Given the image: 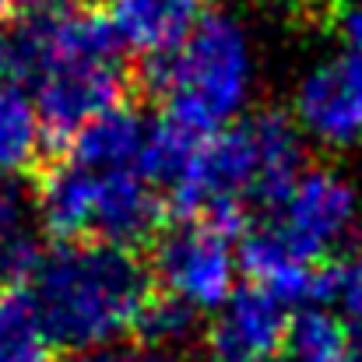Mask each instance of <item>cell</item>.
<instances>
[{"mask_svg": "<svg viewBox=\"0 0 362 362\" xmlns=\"http://www.w3.org/2000/svg\"><path fill=\"white\" fill-rule=\"evenodd\" d=\"M42 0H0V25H21Z\"/></svg>", "mask_w": 362, "mask_h": 362, "instance_id": "18", "label": "cell"}, {"mask_svg": "<svg viewBox=\"0 0 362 362\" xmlns=\"http://www.w3.org/2000/svg\"><path fill=\"white\" fill-rule=\"evenodd\" d=\"M0 362H57L32 292L0 288Z\"/></svg>", "mask_w": 362, "mask_h": 362, "instance_id": "11", "label": "cell"}, {"mask_svg": "<svg viewBox=\"0 0 362 362\" xmlns=\"http://www.w3.org/2000/svg\"><path fill=\"white\" fill-rule=\"evenodd\" d=\"M352 352V331L327 310H303L288 324L285 356L292 362H341Z\"/></svg>", "mask_w": 362, "mask_h": 362, "instance_id": "13", "label": "cell"}, {"mask_svg": "<svg viewBox=\"0 0 362 362\" xmlns=\"http://www.w3.org/2000/svg\"><path fill=\"white\" fill-rule=\"evenodd\" d=\"M11 74V39L0 32V88H4V78Z\"/></svg>", "mask_w": 362, "mask_h": 362, "instance_id": "20", "label": "cell"}, {"mask_svg": "<svg viewBox=\"0 0 362 362\" xmlns=\"http://www.w3.org/2000/svg\"><path fill=\"white\" fill-rule=\"evenodd\" d=\"M127 46L151 53L176 49L208 14V0H99Z\"/></svg>", "mask_w": 362, "mask_h": 362, "instance_id": "8", "label": "cell"}, {"mask_svg": "<svg viewBox=\"0 0 362 362\" xmlns=\"http://www.w3.org/2000/svg\"><path fill=\"white\" fill-rule=\"evenodd\" d=\"M158 292L148 253L99 240L53 243L32 274V303L53 345L103 349L134 331Z\"/></svg>", "mask_w": 362, "mask_h": 362, "instance_id": "1", "label": "cell"}, {"mask_svg": "<svg viewBox=\"0 0 362 362\" xmlns=\"http://www.w3.org/2000/svg\"><path fill=\"white\" fill-rule=\"evenodd\" d=\"M39 260L42 253L25 215V197L14 187H0V288H21Z\"/></svg>", "mask_w": 362, "mask_h": 362, "instance_id": "12", "label": "cell"}, {"mask_svg": "<svg viewBox=\"0 0 362 362\" xmlns=\"http://www.w3.org/2000/svg\"><path fill=\"white\" fill-rule=\"evenodd\" d=\"M341 362H362V352H356V349H352V352H349Z\"/></svg>", "mask_w": 362, "mask_h": 362, "instance_id": "22", "label": "cell"}, {"mask_svg": "<svg viewBox=\"0 0 362 362\" xmlns=\"http://www.w3.org/2000/svg\"><path fill=\"white\" fill-rule=\"evenodd\" d=\"M338 299L345 313L362 327V246L341 260V281H338Z\"/></svg>", "mask_w": 362, "mask_h": 362, "instance_id": "15", "label": "cell"}, {"mask_svg": "<svg viewBox=\"0 0 362 362\" xmlns=\"http://www.w3.org/2000/svg\"><path fill=\"white\" fill-rule=\"evenodd\" d=\"M194 334H197V310L165 292L151 296V303L141 310V317L130 331L134 341H141L144 349H155V352H173V349L187 345Z\"/></svg>", "mask_w": 362, "mask_h": 362, "instance_id": "14", "label": "cell"}, {"mask_svg": "<svg viewBox=\"0 0 362 362\" xmlns=\"http://www.w3.org/2000/svg\"><path fill=\"white\" fill-rule=\"evenodd\" d=\"M148 362H187L183 356H176V352H155Z\"/></svg>", "mask_w": 362, "mask_h": 362, "instance_id": "21", "label": "cell"}, {"mask_svg": "<svg viewBox=\"0 0 362 362\" xmlns=\"http://www.w3.org/2000/svg\"><path fill=\"white\" fill-rule=\"evenodd\" d=\"M288 313L285 303H278L260 285L236 288L215 320L204 331V349L211 362H271L285 352L288 338Z\"/></svg>", "mask_w": 362, "mask_h": 362, "instance_id": "6", "label": "cell"}, {"mask_svg": "<svg viewBox=\"0 0 362 362\" xmlns=\"http://www.w3.org/2000/svg\"><path fill=\"white\" fill-rule=\"evenodd\" d=\"M67 362H137L134 359V352H127V349H88V352H74Z\"/></svg>", "mask_w": 362, "mask_h": 362, "instance_id": "19", "label": "cell"}, {"mask_svg": "<svg viewBox=\"0 0 362 362\" xmlns=\"http://www.w3.org/2000/svg\"><path fill=\"white\" fill-rule=\"evenodd\" d=\"M253 60L240 18L208 11L169 53L130 60L134 103H151L162 117L197 137L218 134L250 95Z\"/></svg>", "mask_w": 362, "mask_h": 362, "instance_id": "2", "label": "cell"}, {"mask_svg": "<svg viewBox=\"0 0 362 362\" xmlns=\"http://www.w3.org/2000/svg\"><path fill=\"white\" fill-rule=\"evenodd\" d=\"M49 162L46 130L25 88H0V176H35Z\"/></svg>", "mask_w": 362, "mask_h": 362, "instance_id": "10", "label": "cell"}, {"mask_svg": "<svg viewBox=\"0 0 362 362\" xmlns=\"http://www.w3.org/2000/svg\"><path fill=\"white\" fill-rule=\"evenodd\" d=\"M341 0H303V18L310 25H320V21H338L341 14Z\"/></svg>", "mask_w": 362, "mask_h": 362, "instance_id": "17", "label": "cell"}, {"mask_svg": "<svg viewBox=\"0 0 362 362\" xmlns=\"http://www.w3.org/2000/svg\"><path fill=\"white\" fill-rule=\"evenodd\" d=\"M288 246L313 260L331 264L356 253V190L331 165H306L288 197L271 218Z\"/></svg>", "mask_w": 362, "mask_h": 362, "instance_id": "3", "label": "cell"}, {"mask_svg": "<svg viewBox=\"0 0 362 362\" xmlns=\"http://www.w3.org/2000/svg\"><path fill=\"white\" fill-rule=\"evenodd\" d=\"M134 103L130 60L127 64H67L35 81V110L46 130L49 162L64 158L71 141L92 120ZM137 106V103H134Z\"/></svg>", "mask_w": 362, "mask_h": 362, "instance_id": "5", "label": "cell"}, {"mask_svg": "<svg viewBox=\"0 0 362 362\" xmlns=\"http://www.w3.org/2000/svg\"><path fill=\"white\" fill-rule=\"evenodd\" d=\"M226 233L208 222H169L151 243L148 264L158 292L194 306L215 310L233 296V250Z\"/></svg>", "mask_w": 362, "mask_h": 362, "instance_id": "4", "label": "cell"}, {"mask_svg": "<svg viewBox=\"0 0 362 362\" xmlns=\"http://www.w3.org/2000/svg\"><path fill=\"white\" fill-rule=\"evenodd\" d=\"M338 32H341V39L356 49V57H362V4L359 7H345L341 14H338Z\"/></svg>", "mask_w": 362, "mask_h": 362, "instance_id": "16", "label": "cell"}, {"mask_svg": "<svg viewBox=\"0 0 362 362\" xmlns=\"http://www.w3.org/2000/svg\"><path fill=\"white\" fill-rule=\"evenodd\" d=\"M296 117L327 148H349L362 137V57L341 53L306 74L296 92Z\"/></svg>", "mask_w": 362, "mask_h": 362, "instance_id": "7", "label": "cell"}, {"mask_svg": "<svg viewBox=\"0 0 362 362\" xmlns=\"http://www.w3.org/2000/svg\"><path fill=\"white\" fill-rule=\"evenodd\" d=\"M144 134L148 127L141 123V110L134 103L110 110L106 117L92 120L67 148L64 158H71L74 165L88 169V173H123V169H137L141 148H144Z\"/></svg>", "mask_w": 362, "mask_h": 362, "instance_id": "9", "label": "cell"}]
</instances>
